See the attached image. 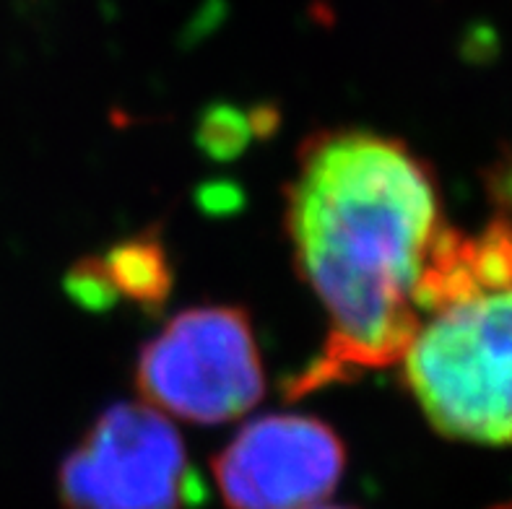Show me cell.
<instances>
[{
  "instance_id": "obj_1",
  "label": "cell",
  "mask_w": 512,
  "mask_h": 509,
  "mask_svg": "<svg viewBox=\"0 0 512 509\" xmlns=\"http://www.w3.org/2000/svg\"><path fill=\"white\" fill-rule=\"evenodd\" d=\"M299 278L328 333L286 395L398 364L422 325L419 289L450 229L435 174L398 138L359 128L312 133L284 193Z\"/></svg>"
},
{
  "instance_id": "obj_2",
  "label": "cell",
  "mask_w": 512,
  "mask_h": 509,
  "mask_svg": "<svg viewBox=\"0 0 512 509\" xmlns=\"http://www.w3.org/2000/svg\"><path fill=\"white\" fill-rule=\"evenodd\" d=\"M403 385L442 437L512 445V219L450 229L422 284Z\"/></svg>"
},
{
  "instance_id": "obj_3",
  "label": "cell",
  "mask_w": 512,
  "mask_h": 509,
  "mask_svg": "<svg viewBox=\"0 0 512 509\" xmlns=\"http://www.w3.org/2000/svg\"><path fill=\"white\" fill-rule=\"evenodd\" d=\"M143 403L172 419L224 424L266 393L250 317L232 304H203L175 315L136 361Z\"/></svg>"
},
{
  "instance_id": "obj_4",
  "label": "cell",
  "mask_w": 512,
  "mask_h": 509,
  "mask_svg": "<svg viewBox=\"0 0 512 509\" xmlns=\"http://www.w3.org/2000/svg\"><path fill=\"white\" fill-rule=\"evenodd\" d=\"M58 489L68 509H185L198 484L182 437L162 411L115 403L68 452Z\"/></svg>"
},
{
  "instance_id": "obj_5",
  "label": "cell",
  "mask_w": 512,
  "mask_h": 509,
  "mask_svg": "<svg viewBox=\"0 0 512 509\" xmlns=\"http://www.w3.org/2000/svg\"><path fill=\"white\" fill-rule=\"evenodd\" d=\"M346 468L344 442L331 426L299 413L245 424L214 458L229 509H312L331 497Z\"/></svg>"
},
{
  "instance_id": "obj_6",
  "label": "cell",
  "mask_w": 512,
  "mask_h": 509,
  "mask_svg": "<svg viewBox=\"0 0 512 509\" xmlns=\"http://www.w3.org/2000/svg\"><path fill=\"white\" fill-rule=\"evenodd\" d=\"M172 289V271L154 234L123 239L102 258H84L68 273V291L86 307H110L117 297L146 310L159 307Z\"/></svg>"
},
{
  "instance_id": "obj_7",
  "label": "cell",
  "mask_w": 512,
  "mask_h": 509,
  "mask_svg": "<svg viewBox=\"0 0 512 509\" xmlns=\"http://www.w3.org/2000/svg\"><path fill=\"white\" fill-rule=\"evenodd\" d=\"M484 185H487L489 200L494 203L497 213L512 219V141L507 143L500 156L484 172Z\"/></svg>"
},
{
  "instance_id": "obj_8",
  "label": "cell",
  "mask_w": 512,
  "mask_h": 509,
  "mask_svg": "<svg viewBox=\"0 0 512 509\" xmlns=\"http://www.w3.org/2000/svg\"><path fill=\"white\" fill-rule=\"evenodd\" d=\"M312 509H349V507H331V504H318V507Z\"/></svg>"
},
{
  "instance_id": "obj_9",
  "label": "cell",
  "mask_w": 512,
  "mask_h": 509,
  "mask_svg": "<svg viewBox=\"0 0 512 509\" xmlns=\"http://www.w3.org/2000/svg\"><path fill=\"white\" fill-rule=\"evenodd\" d=\"M492 509H512V499H510V502H502V504H497V507H492Z\"/></svg>"
}]
</instances>
